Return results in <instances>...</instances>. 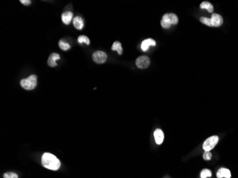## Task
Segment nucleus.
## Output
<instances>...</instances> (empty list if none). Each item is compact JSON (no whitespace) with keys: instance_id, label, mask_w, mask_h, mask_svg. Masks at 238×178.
I'll return each mask as SVG.
<instances>
[{"instance_id":"nucleus-1","label":"nucleus","mask_w":238,"mask_h":178,"mask_svg":"<svg viewBox=\"0 0 238 178\" xmlns=\"http://www.w3.org/2000/svg\"><path fill=\"white\" fill-rule=\"evenodd\" d=\"M42 163L43 167L51 170H57L61 166L59 160L53 154L48 152H46L42 156Z\"/></svg>"},{"instance_id":"nucleus-2","label":"nucleus","mask_w":238,"mask_h":178,"mask_svg":"<svg viewBox=\"0 0 238 178\" xmlns=\"http://www.w3.org/2000/svg\"><path fill=\"white\" fill-rule=\"evenodd\" d=\"M178 23V18L175 14H165L163 16L160 24L164 29H169L172 25H176Z\"/></svg>"},{"instance_id":"nucleus-3","label":"nucleus","mask_w":238,"mask_h":178,"mask_svg":"<svg viewBox=\"0 0 238 178\" xmlns=\"http://www.w3.org/2000/svg\"><path fill=\"white\" fill-rule=\"evenodd\" d=\"M20 84L26 90H33L37 85V77L35 75H31L29 77L24 78L20 81Z\"/></svg>"},{"instance_id":"nucleus-4","label":"nucleus","mask_w":238,"mask_h":178,"mask_svg":"<svg viewBox=\"0 0 238 178\" xmlns=\"http://www.w3.org/2000/svg\"><path fill=\"white\" fill-rule=\"evenodd\" d=\"M219 141V138L217 136H213L206 139V141L203 142V148L205 151H210L215 147L217 142Z\"/></svg>"},{"instance_id":"nucleus-5","label":"nucleus","mask_w":238,"mask_h":178,"mask_svg":"<svg viewBox=\"0 0 238 178\" xmlns=\"http://www.w3.org/2000/svg\"><path fill=\"white\" fill-rule=\"evenodd\" d=\"M92 58H93L94 62L95 63L101 64L106 61L107 54L105 52H101V51H97V52L94 53Z\"/></svg>"},{"instance_id":"nucleus-6","label":"nucleus","mask_w":238,"mask_h":178,"mask_svg":"<svg viewBox=\"0 0 238 178\" xmlns=\"http://www.w3.org/2000/svg\"><path fill=\"white\" fill-rule=\"evenodd\" d=\"M150 58L146 57V56H141V57H139L136 59V62H135V64H136L137 67L139 68H142V69L147 68L150 66Z\"/></svg>"},{"instance_id":"nucleus-7","label":"nucleus","mask_w":238,"mask_h":178,"mask_svg":"<svg viewBox=\"0 0 238 178\" xmlns=\"http://www.w3.org/2000/svg\"><path fill=\"white\" fill-rule=\"evenodd\" d=\"M210 19L212 22V27H220L223 24V19H222V17L218 14H212Z\"/></svg>"},{"instance_id":"nucleus-8","label":"nucleus","mask_w":238,"mask_h":178,"mask_svg":"<svg viewBox=\"0 0 238 178\" xmlns=\"http://www.w3.org/2000/svg\"><path fill=\"white\" fill-rule=\"evenodd\" d=\"M156 45V42L155 40H153L152 39H145L144 41H143V42L141 43V45H140V48H141V50L143 52H147L149 49L150 46H154Z\"/></svg>"},{"instance_id":"nucleus-9","label":"nucleus","mask_w":238,"mask_h":178,"mask_svg":"<svg viewBox=\"0 0 238 178\" xmlns=\"http://www.w3.org/2000/svg\"><path fill=\"white\" fill-rule=\"evenodd\" d=\"M154 138L155 142L158 145H161L164 140V133L160 129H156L154 132Z\"/></svg>"},{"instance_id":"nucleus-10","label":"nucleus","mask_w":238,"mask_h":178,"mask_svg":"<svg viewBox=\"0 0 238 178\" xmlns=\"http://www.w3.org/2000/svg\"><path fill=\"white\" fill-rule=\"evenodd\" d=\"M60 59V56L58 54V53H53L49 56L48 59V65L49 66L51 67H54L57 65L56 63V61Z\"/></svg>"},{"instance_id":"nucleus-11","label":"nucleus","mask_w":238,"mask_h":178,"mask_svg":"<svg viewBox=\"0 0 238 178\" xmlns=\"http://www.w3.org/2000/svg\"><path fill=\"white\" fill-rule=\"evenodd\" d=\"M217 178H230L231 177V172H230V170L227 168H222L219 169L218 171L217 172Z\"/></svg>"},{"instance_id":"nucleus-12","label":"nucleus","mask_w":238,"mask_h":178,"mask_svg":"<svg viewBox=\"0 0 238 178\" xmlns=\"http://www.w3.org/2000/svg\"><path fill=\"white\" fill-rule=\"evenodd\" d=\"M73 24L74 27L78 30L82 29L84 26V20L82 18L80 17H76L75 18H74V19H73Z\"/></svg>"},{"instance_id":"nucleus-13","label":"nucleus","mask_w":238,"mask_h":178,"mask_svg":"<svg viewBox=\"0 0 238 178\" xmlns=\"http://www.w3.org/2000/svg\"><path fill=\"white\" fill-rule=\"evenodd\" d=\"M73 18V13L71 12H64L61 16V19H62V22H63V24H65L66 25L69 24L71 20H72Z\"/></svg>"},{"instance_id":"nucleus-14","label":"nucleus","mask_w":238,"mask_h":178,"mask_svg":"<svg viewBox=\"0 0 238 178\" xmlns=\"http://www.w3.org/2000/svg\"><path fill=\"white\" fill-rule=\"evenodd\" d=\"M200 7L203 9L208 10V12L210 13H212L214 10V7L212 6L211 3H210L209 2H203L200 5Z\"/></svg>"},{"instance_id":"nucleus-15","label":"nucleus","mask_w":238,"mask_h":178,"mask_svg":"<svg viewBox=\"0 0 238 178\" xmlns=\"http://www.w3.org/2000/svg\"><path fill=\"white\" fill-rule=\"evenodd\" d=\"M111 49L113 51H116L119 55H121L123 53V49L121 44L119 42H115L112 45Z\"/></svg>"},{"instance_id":"nucleus-16","label":"nucleus","mask_w":238,"mask_h":178,"mask_svg":"<svg viewBox=\"0 0 238 178\" xmlns=\"http://www.w3.org/2000/svg\"><path fill=\"white\" fill-rule=\"evenodd\" d=\"M212 176V172L211 170L208 169H204L200 173V177L201 178H207Z\"/></svg>"},{"instance_id":"nucleus-17","label":"nucleus","mask_w":238,"mask_h":178,"mask_svg":"<svg viewBox=\"0 0 238 178\" xmlns=\"http://www.w3.org/2000/svg\"><path fill=\"white\" fill-rule=\"evenodd\" d=\"M200 21L205 25H206V26L212 27L211 19H210V18H208V17H201L200 19Z\"/></svg>"},{"instance_id":"nucleus-18","label":"nucleus","mask_w":238,"mask_h":178,"mask_svg":"<svg viewBox=\"0 0 238 178\" xmlns=\"http://www.w3.org/2000/svg\"><path fill=\"white\" fill-rule=\"evenodd\" d=\"M58 45H59L60 49L63 51H67L71 48L69 44H67V43H65L64 42H63V41H60V42H58Z\"/></svg>"},{"instance_id":"nucleus-19","label":"nucleus","mask_w":238,"mask_h":178,"mask_svg":"<svg viewBox=\"0 0 238 178\" xmlns=\"http://www.w3.org/2000/svg\"><path fill=\"white\" fill-rule=\"evenodd\" d=\"M78 42L79 43H85L87 45L90 44V40L86 36H80V37H78Z\"/></svg>"},{"instance_id":"nucleus-20","label":"nucleus","mask_w":238,"mask_h":178,"mask_svg":"<svg viewBox=\"0 0 238 178\" xmlns=\"http://www.w3.org/2000/svg\"><path fill=\"white\" fill-rule=\"evenodd\" d=\"M4 178H18V175L14 172H7L4 175Z\"/></svg>"},{"instance_id":"nucleus-21","label":"nucleus","mask_w":238,"mask_h":178,"mask_svg":"<svg viewBox=\"0 0 238 178\" xmlns=\"http://www.w3.org/2000/svg\"><path fill=\"white\" fill-rule=\"evenodd\" d=\"M203 157L204 160H210L212 158V153L210 152V151H205Z\"/></svg>"},{"instance_id":"nucleus-22","label":"nucleus","mask_w":238,"mask_h":178,"mask_svg":"<svg viewBox=\"0 0 238 178\" xmlns=\"http://www.w3.org/2000/svg\"><path fill=\"white\" fill-rule=\"evenodd\" d=\"M20 2H21L22 4L27 6V5H29L32 2H31L30 0H21V1H20Z\"/></svg>"}]
</instances>
